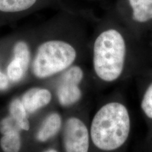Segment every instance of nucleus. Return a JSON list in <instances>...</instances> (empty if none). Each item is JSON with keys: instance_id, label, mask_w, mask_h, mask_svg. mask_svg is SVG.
<instances>
[{"instance_id": "f257e3e1", "label": "nucleus", "mask_w": 152, "mask_h": 152, "mask_svg": "<svg viewBox=\"0 0 152 152\" xmlns=\"http://www.w3.org/2000/svg\"><path fill=\"white\" fill-rule=\"evenodd\" d=\"M89 126L91 152H120L131 134L130 111L122 101H108L96 109Z\"/></svg>"}, {"instance_id": "f03ea898", "label": "nucleus", "mask_w": 152, "mask_h": 152, "mask_svg": "<svg viewBox=\"0 0 152 152\" xmlns=\"http://www.w3.org/2000/svg\"><path fill=\"white\" fill-rule=\"evenodd\" d=\"M126 45L120 32L109 29L96 37L93 47L92 65L94 74L101 81L112 83L124 71Z\"/></svg>"}, {"instance_id": "7ed1b4c3", "label": "nucleus", "mask_w": 152, "mask_h": 152, "mask_svg": "<svg viewBox=\"0 0 152 152\" xmlns=\"http://www.w3.org/2000/svg\"><path fill=\"white\" fill-rule=\"evenodd\" d=\"M77 56L75 48L68 42L45 41L36 51L31 64L32 72L37 79L50 78L73 66Z\"/></svg>"}, {"instance_id": "20e7f679", "label": "nucleus", "mask_w": 152, "mask_h": 152, "mask_svg": "<svg viewBox=\"0 0 152 152\" xmlns=\"http://www.w3.org/2000/svg\"><path fill=\"white\" fill-rule=\"evenodd\" d=\"M60 139L61 152L92 151L89 122L81 114H70L64 118Z\"/></svg>"}, {"instance_id": "39448f33", "label": "nucleus", "mask_w": 152, "mask_h": 152, "mask_svg": "<svg viewBox=\"0 0 152 152\" xmlns=\"http://www.w3.org/2000/svg\"><path fill=\"white\" fill-rule=\"evenodd\" d=\"M85 77L83 69L73 65L62 73L56 91V97L61 107L71 109L83 99V92L80 85Z\"/></svg>"}, {"instance_id": "423d86ee", "label": "nucleus", "mask_w": 152, "mask_h": 152, "mask_svg": "<svg viewBox=\"0 0 152 152\" xmlns=\"http://www.w3.org/2000/svg\"><path fill=\"white\" fill-rule=\"evenodd\" d=\"M31 64L28 45L22 40L17 42L13 49L12 58L6 69V74L11 84L18 83L24 78Z\"/></svg>"}, {"instance_id": "0eeeda50", "label": "nucleus", "mask_w": 152, "mask_h": 152, "mask_svg": "<svg viewBox=\"0 0 152 152\" xmlns=\"http://www.w3.org/2000/svg\"><path fill=\"white\" fill-rule=\"evenodd\" d=\"M21 130L7 113L0 118V152H22L23 137Z\"/></svg>"}, {"instance_id": "6e6552de", "label": "nucleus", "mask_w": 152, "mask_h": 152, "mask_svg": "<svg viewBox=\"0 0 152 152\" xmlns=\"http://www.w3.org/2000/svg\"><path fill=\"white\" fill-rule=\"evenodd\" d=\"M64 118L58 111H49L41 120L34 132V141L38 144H46L60 135Z\"/></svg>"}, {"instance_id": "1a4fd4ad", "label": "nucleus", "mask_w": 152, "mask_h": 152, "mask_svg": "<svg viewBox=\"0 0 152 152\" xmlns=\"http://www.w3.org/2000/svg\"><path fill=\"white\" fill-rule=\"evenodd\" d=\"M19 97L30 116L47 107L52 102L54 96L48 88L33 87L25 91Z\"/></svg>"}, {"instance_id": "9d476101", "label": "nucleus", "mask_w": 152, "mask_h": 152, "mask_svg": "<svg viewBox=\"0 0 152 152\" xmlns=\"http://www.w3.org/2000/svg\"><path fill=\"white\" fill-rule=\"evenodd\" d=\"M7 114L21 129L23 132H29L31 128L30 115L23 105L19 96L11 99L7 106Z\"/></svg>"}, {"instance_id": "9b49d317", "label": "nucleus", "mask_w": 152, "mask_h": 152, "mask_svg": "<svg viewBox=\"0 0 152 152\" xmlns=\"http://www.w3.org/2000/svg\"><path fill=\"white\" fill-rule=\"evenodd\" d=\"M132 9V18L144 23L152 19V0H128Z\"/></svg>"}, {"instance_id": "f8f14e48", "label": "nucleus", "mask_w": 152, "mask_h": 152, "mask_svg": "<svg viewBox=\"0 0 152 152\" xmlns=\"http://www.w3.org/2000/svg\"><path fill=\"white\" fill-rule=\"evenodd\" d=\"M37 0H0V11L4 13H18L28 10Z\"/></svg>"}, {"instance_id": "ddd939ff", "label": "nucleus", "mask_w": 152, "mask_h": 152, "mask_svg": "<svg viewBox=\"0 0 152 152\" xmlns=\"http://www.w3.org/2000/svg\"><path fill=\"white\" fill-rule=\"evenodd\" d=\"M140 107L144 117L152 126V81L142 94Z\"/></svg>"}, {"instance_id": "4468645a", "label": "nucleus", "mask_w": 152, "mask_h": 152, "mask_svg": "<svg viewBox=\"0 0 152 152\" xmlns=\"http://www.w3.org/2000/svg\"><path fill=\"white\" fill-rule=\"evenodd\" d=\"M11 85V83L9 81L7 74L6 73H4L0 68V92H3L8 90Z\"/></svg>"}, {"instance_id": "2eb2a0df", "label": "nucleus", "mask_w": 152, "mask_h": 152, "mask_svg": "<svg viewBox=\"0 0 152 152\" xmlns=\"http://www.w3.org/2000/svg\"><path fill=\"white\" fill-rule=\"evenodd\" d=\"M40 152H61L58 148L54 146H50V147H46L45 149L42 150Z\"/></svg>"}, {"instance_id": "dca6fc26", "label": "nucleus", "mask_w": 152, "mask_h": 152, "mask_svg": "<svg viewBox=\"0 0 152 152\" xmlns=\"http://www.w3.org/2000/svg\"><path fill=\"white\" fill-rule=\"evenodd\" d=\"M152 130V129H151ZM151 145H152V134H151Z\"/></svg>"}]
</instances>
